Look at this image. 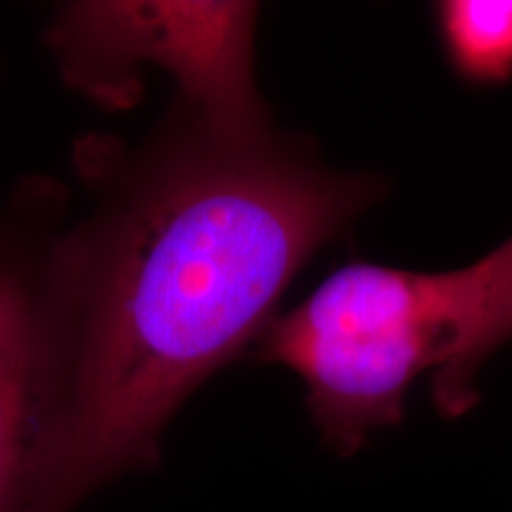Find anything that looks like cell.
I'll list each match as a JSON object with an SVG mask.
<instances>
[{"label":"cell","mask_w":512,"mask_h":512,"mask_svg":"<svg viewBox=\"0 0 512 512\" xmlns=\"http://www.w3.org/2000/svg\"><path fill=\"white\" fill-rule=\"evenodd\" d=\"M463 304V268L349 264L273 318L256 339V356L302 377L320 437L351 456L370 432L399 425L415 377L448 361Z\"/></svg>","instance_id":"cell-2"},{"label":"cell","mask_w":512,"mask_h":512,"mask_svg":"<svg viewBox=\"0 0 512 512\" xmlns=\"http://www.w3.org/2000/svg\"><path fill=\"white\" fill-rule=\"evenodd\" d=\"M441 27L465 76L505 81L512 74V0H451L441 5Z\"/></svg>","instance_id":"cell-6"},{"label":"cell","mask_w":512,"mask_h":512,"mask_svg":"<svg viewBox=\"0 0 512 512\" xmlns=\"http://www.w3.org/2000/svg\"><path fill=\"white\" fill-rule=\"evenodd\" d=\"M377 195L275 133L268 112L211 117L178 100L95 214L57 238L62 392L29 512H74L157 467L178 408Z\"/></svg>","instance_id":"cell-1"},{"label":"cell","mask_w":512,"mask_h":512,"mask_svg":"<svg viewBox=\"0 0 512 512\" xmlns=\"http://www.w3.org/2000/svg\"><path fill=\"white\" fill-rule=\"evenodd\" d=\"M256 5L83 0L48 24L64 79L107 107H131L140 67L174 76L181 102L207 114L264 107L254 83Z\"/></svg>","instance_id":"cell-3"},{"label":"cell","mask_w":512,"mask_h":512,"mask_svg":"<svg viewBox=\"0 0 512 512\" xmlns=\"http://www.w3.org/2000/svg\"><path fill=\"white\" fill-rule=\"evenodd\" d=\"M55 192L0 216V512H29L62 392Z\"/></svg>","instance_id":"cell-4"},{"label":"cell","mask_w":512,"mask_h":512,"mask_svg":"<svg viewBox=\"0 0 512 512\" xmlns=\"http://www.w3.org/2000/svg\"><path fill=\"white\" fill-rule=\"evenodd\" d=\"M465 271V309L451 356L434 373V401L448 418L475 408L479 366L512 337V238Z\"/></svg>","instance_id":"cell-5"}]
</instances>
